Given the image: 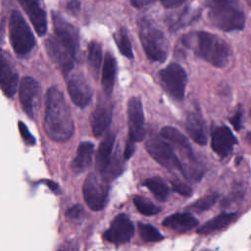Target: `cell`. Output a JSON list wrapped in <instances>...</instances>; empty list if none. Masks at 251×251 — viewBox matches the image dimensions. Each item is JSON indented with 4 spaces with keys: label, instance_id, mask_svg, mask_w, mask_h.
<instances>
[{
    "label": "cell",
    "instance_id": "37",
    "mask_svg": "<svg viewBox=\"0 0 251 251\" xmlns=\"http://www.w3.org/2000/svg\"><path fill=\"white\" fill-rule=\"evenodd\" d=\"M57 251H78V243L75 240H69L60 245Z\"/></svg>",
    "mask_w": 251,
    "mask_h": 251
},
{
    "label": "cell",
    "instance_id": "17",
    "mask_svg": "<svg viewBox=\"0 0 251 251\" xmlns=\"http://www.w3.org/2000/svg\"><path fill=\"white\" fill-rule=\"evenodd\" d=\"M22 8L25 11L32 25L38 35L42 36L47 30L46 15L40 7L38 0H18Z\"/></svg>",
    "mask_w": 251,
    "mask_h": 251
},
{
    "label": "cell",
    "instance_id": "11",
    "mask_svg": "<svg viewBox=\"0 0 251 251\" xmlns=\"http://www.w3.org/2000/svg\"><path fill=\"white\" fill-rule=\"evenodd\" d=\"M127 125L129 140L141 141L145 136L144 114L142 103L139 98L131 97L127 102Z\"/></svg>",
    "mask_w": 251,
    "mask_h": 251
},
{
    "label": "cell",
    "instance_id": "25",
    "mask_svg": "<svg viewBox=\"0 0 251 251\" xmlns=\"http://www.w3.org/2000/svg\"><path fill=\"white\" fill-rule=\"evenodd\" d=\"M236 216L235 213H222L202 225L197 229V232L199 234H208L225 228L236 219Z\"/></svg>",
    "mask_w": 251,
    "mask_h": 251
},
{
    "label": "cell",
    "instance_id": "7",
    "mask_svg": "<svg viewBox=\"0 0 251 251\" xmlns=\"http://www.w3.org/2000/svg\"><path fill=\"white\" fill-rule=\"evenodd\" d=\"M145 148L149 155L164 168L171 171L177 170L182 174L184 173L183 165L169 142L158 137H153L146 142Z\"/></svg>",
    "mask_w": 251,
    "mask_h": 251
},
{
    "label": "cell",
    "instance_id": "35",
    "mask_svg": "<svg viewBox=\"0 0 251 251\" xmlns=\"http://www.w3.org/2000/svg\"><path fill=\"white\" fill-rule=\"evenodd\" d=\"M242 116H243L242 108L240 105H238L234 114L229 118V122L235 130H239L242 128Z\"/></svg>",
    "mask_w": 251,
    "mask_h": 251
},
{
    "label": "cell",
    "instance_id": "43",
    "mask_svg": "<svg viewBox=\"0 0 251 251\" xmlns=\"http://www.w3.org/2000/svg\"><path fill=\"white\" fill-rule=\"evenodd\" d=\"M250 118H251V109H250Z\"/></svg>",
    "mask_w": 251,
    "mask_h": 251
},
{
    "label": "cell",
    "instance_id": "24",
    "mask_svg": "<svg viewBox=\"0 0 251 251\" xmlns=\"http://www.w3.org/2000/svg\"><path fill=\"white\" fill-rule=\"evenodd\" d=\"M116 71H117V64L114 56L107 52L105 54L104 62H103V69H102V87L107 96L111 95L114 84H115V77H116Z\"/></svg>",
    "mask_w": 251,
    "mask_h": 251
},
{
    "label": "cell",
    "instance_id": "12",
    "mask_svg": "<svg viewBox=\"0 0 251 251\" xmlns=\"http://www.w3.org/2000/svg\"><path fill=\"white\" fill-rule=\"evenodd\" d=\"M67 87L72 101L77 107L84 108L89 104L92 97V91L81 73H74L70 75Z\"/></svg>",
    "mask_w": 251,
    "mask_h": 251
},
{
    "label": "cell",
    "instance_id": "19",
    "mask_svg": "<svg viewBox=\"0 0 251 251\" xmlns=\"http://www.w3.org/2000/svg\"><path fill=\"white\" fill-rule=\"evenodd\" d=\"M19 76L18 74L13 70L9 61L5 57L4 53L1 55V89L3 93L7 96L12 98L18 86Z\"/></svg>",
    "mask_w": 251,
    "mask_h": 251
},
{
    "label": "cell",
    "instance_id": "31",
    "mask_svg": "<svg viewBox=\"0 0 251 251\" xmlns=\"http://www.w3.org/2000/svg\"><path fill=\"white\" fill-rule=\"evenodd\" d=\"M198 12H196V11H190L188 8L185 9L179 15L175 17L174 20H172V19L169 20L171 28L176 29V28H178L179 26L186 25L190 24L192 21H194L196 19V14Z\"/></svg>",
    "mask_w": 251,
    "mask_h": 251
},
{
    "label": "cell",
    "instance_id": "6",
    "mask_svg": "<svg viewBox=\"0 0 251 251\" xmlns=\"http://www.w3.org/2000/svg\"><path fill=\"white\" fill-rule=\"evenodd\" d=\"M158 78L163 89L174 99L182 100L187 83V75L184 69L172 63L158 73Z\"/></svg>",
    "mask_w": 251,
    "mask_h": 251
},
{
    "label": "cell",
    "instance_id": "23",
    "mask_svg": "<svg viewBox=\"0 0 251 251\" xmlns=\"http://www.w3.org/2000/svg\"><path fill=\"white\" fill-rule=\"evenodd\" d=\"M94 150L93 143L89 141L81 142L76 150L75 157L72 162V170L75 174H80L85 171L91 164L92 161V154Z\"/></svg>",
    "mask_w": 251,
    "mask_h": 251
},
{
    "label": "cell",
    "instance_id": "8",
    "mask_svg": "<svg viewBox=\"0 0 251 251\" xmlns=\"http://www.w3.org/2000/svg\"><path fill=\"white\" fill-rule=\"evenodd\" d=\"M83 198L86 205L92 211L102 210L108 200L109 187L105 180L91 173L85 178L82 186Z\"/></svg>",
    "mask_w": 251,
    "mask_h": 251
},
{
    "label": "cell",
    "instance_id": "34",
    "mask_svg": "<svg viewBox=\"0 0 251 251\" xmlns=\"http://www.w3.org/2000/svg\"><path fill=\"white\" fill-rule=\"evenodd\" d=\"M18 126H19V130H20L21 136H22L23 140L25 141V143L27 144V145L35 144V138L30 133V131L28 130L27 126L23 122H21V121L18 123Z\"/></svg>",
    "mask_w": 251,
    "mask_h": 251
},
{
    "label": "cell",
    "instance_id": "42",
    "mask_svg": "<svg viewBox=\"0 0 251 251\" xmlns=\"http://www.w3.org/2000/svg\"><path fill=\"white\" fill-rule=\"evenodd\" d=\"M43 182H44L52 191L58 192V190H59V185H58L56 182H53V181H51V180H49V179L44 180Z\"/></svg>",
    "mask_w": 251,
    "mask_h": 251
},
{
    "label": "cell",
    "instance_id": "16",
    "mask_svg": "<svg viewBox=\"0 0 251 251\" xmlns=\"http://www.w3.org/2000/svg\"><path fill=\"white\" fill-rule=\"evenodd\" d=\"M113 106L109 101L100 100L90 116V126L96 137L101 136L108 128L112 120Z\"/></svg>",
    "mask_w": 251,
    "mask_h": 251
},
{
    "label": "cell",
    "instance_id": "10",
    "mask_svg": "<svg viewBox=\"0 0 251 251\" xmlns=\"http://www.w3.org/2000/svg\"><path fill=\"white\" fill-rule=\"evenodd\" d=\"M134 233V226L129 218L125 214H120L112 221L109 228L103 233L107 241L121 245L130 240Z\"/></svg>",
    "mask_w": 251,
    "mask_h": 251
},
{
    "label": "cell",
    "instance_id": "32",
    "mask_svg": "<svg viewBox=\"0 0 251 251\" xmlns=\"http://www.w3.org/2000/svg\"><path fill=\"white\" fill-rule=\"evenodd\" d=\"M217 199H218L217 194L206 195V196L198 199L194 203H192L189 206V209L193 210L195 212H203V211L208 210L209 208H211L214 205V203L217 201Z\"/></svg>",
    "mask_w": 251,
    "mask_h": 251
},
{
    "label": "cell",
    "instance_id": "38",
    "mask_svg": "<svg viewBox=\"0 0 251 251\" xmlns=\"http://www.w3.org/2000/svg\"><path fill=\"white\" fill-rule=\"evenodd\" d=\"M184 1H186V0H161L163 6L165 8H168V9L176 8L179 5H181Z\"/></svg>",
    "mask_w": 251,
    "mask_h": 251
},
{
    "label": "cell",
    "instance_id": "14",
    "mask_svg": "<svg viewBox=\"0 0 251 251\" xmlns=\"http://www.w3.org/2000/svg\"><path fill=\"white\" fill-rule=\"evenodd\" d=\"M237 143V139L232 131L226 126H216L211 134V147L220 156H228Z\"/></svg>",
    "mask_w": 251,
    "mask_h": 251
},
{
    "label": "cell",
    "instance_id": "20",
    "mask_svg": "<svg viewBox=\"0 0 251 251\" xmlns=\"http://www.w3.org/2000/svg\"><path fill=\"white\" fill-rule=\"evenodd\" d=\"M115 138L116 135L114 132H108L98 147L95 157V167L99 173L105 172L111 163Z\"/></svg>",
    "mask_w": 251,
    "mask_h": 251
},
{
    "label": "cell",
    "instance_id": "33",
    "mask_svg": "<svg viewBox=\"0 0 251 251\" xmlns=\"http://www.w3.org/2000/svg\"><path fill=\"white\" fill-rule=\"evenodd\" d=\"M66 218L73 222L80 221L84 216V209L80 204H75L67 210L65 214Z\"/></svg>",
    "mask_w": 251,
    "mask_h": 251
},
{
    "label": "cell",
    "instance_id": "39",
    "mask_svg": "<svg viewBox=\"0 0 251 251\" xmlns=\"http://www.w3.org/2000/svg\"><path fill=\"white\" fill-rule=\"evenodd\" d=\"M133 152H134V142L128 139L125 148V153H124L125 159H128L133 154Z\"/></svg>",
    "mask_w": 251,
    "mask_h": 251
},
{
    "label": "cell",
    "instance_id": "5",
    "mask_svg": "<svg viewBox=\"0 0 251 251\" xmlns=\"http://www.w3.org/2000/svg\"><path fill=\"white\" fill-rule=\"evenodd\" d=\"M9 36L13 50L21 56L29 53L35 45L30 27L18 11H12L10 15Z\"/></svg>",
    "mask_w": 251,
    "mask_h": 251
},
{
    "label": "cell",
    "instance_id": "21",
    "mask_svg": "<svg viewBox=\"0 0 251 251\" xmlns=\"http://www.w3.org/2000/svg\"><path fill=\"white\" fill-rule=\"evenodd\" d=\"M163 226L178 232H186L198 226V220L189 213H176L165 218Z\"/></svg>",
    "mask_w": 251,
    "mask_h": 251
},
{
    "label": "cell",
    "instance_id": "36",
    "mask_svg": "<svg viewBox=\"0 0 251 251\" xmlns=\"http://www.w3.org/2000/svg\"><path fill=\"white\" fill-rule=\"evenodd\" d=\"M172 185H173V190L180 195L187 197L192 194V189L190 188V186L183 182H173Z\"/></svg>",
    "mask_w": 251,
    "mask_h": 251
},
{
    "label": "cell",
    "instance_id": "29",
    "mask_svg": "<svg viewBox=\"0 0 251 251\" xmlns=\"http://www.w3.org/2000/svg\"><path fill=\"white\" fill-rule=\"evenodd\" d=\"M138 230H139L140 237L145 242H158L164 239V236L162 235V233L152 225L139 223Z\"/></svg>",
    "mask_w": 251,
    "mask_h": 251
},
{
    "label": "cell",
    "instance_id": "2",
    "mask_svg": "<svg viewBox=\"0 0 251 251\" xmlns=\"http://www.w3.org/2000/svg\"><path fill=\"white\" fill-rule=\"evenodd\" d=\"M182 43L203 60L217 68H224L229 59L227 43L218 35L207 31H194L185 34Z\"/></svg>",
    "mask_w": 251,
    "mask_h": 251
},
{
    "label": "cell",
    "instance_id": "41",
    "mask_svg": "<svg viewBox=\"0 0 251 251\" xmlns=\"http://www.w3.org/2000/svg\"><path fill=\"white\" fill-rule=\"evenodd\" d=\"M156 0H130V3L135 8H142L149 4H152Z\"/></svg>",
    "mask_w": 251,
    "mask_h": 251
},
{
    "label": "cell",
    "instance_id": "13",
    "mask_svg": "<svg viewBox=\"0 0 251 251\" xmlns=\"http://www.w3.org/2000/svg\"><path fill=\"white\" fill-rule=\"evenodd\" d=\"M46 50L52 61L58 65L64 75H68L74 67L75 60L70 51L57 39L50 36L46 41Z\"/></svg>",
    "mask_w": 251,
    "mask_h": 251
},
{
    "label": "cell",
    "instance_id": "1",
    "mask_svg": "<svg viewBox=\"0 0 251 251\" xmlns=\"http://www.w3.org/2000/svg\"><path fill=\"white\" fill-rule=\"evenodd\" d=\"M44 129L54 141L63 142L74 133V122L68 103L57 87H50L46 94Z\"/></svg>",
    "mask_w": 251,
    "mask_h": 251
},
{
    "label": "cell",
    "instance_id": "40",
    "mask_svg": "<svg viewBox=\"0 0 251 251\" xmlns=\"http://www.w3.org/2000/svg\"><path fill=\"white\" fill-rule=\"evenodd\" d=\"M79 8H80V3L79 1L77 0H71L68 4H67V9L73 13V14H75L76 12L79 11Z\"/></svg>",
    "mask_w": 251,
    "mask_h": 251
},
{
    "label": "cell",
    "instance_id": "45",
    "mask_svg": "<svg viewBox=\"0 0 251 251\" xmlns=\"http://www.w3.org/2000/svg\"><path fill=\"white\" fill-rule=\"evenodd\" d=\"M250 3H251V1H250ZM250 5H251V4H250Z\"/></svg>",
    "mask_w": 251,
    "mask_h": 251
},
{
    "label": "cell",
    "instance_id": "15",
    "mask_svg": "<svg viewBox=\"0 0 251 251\" xmlns=\"http://www.w3.org/2000/svg\"><path fill=\"white\" fill-rule=\"evenodd\" d=\"M39 84L38 82L30 77L25 76L20 84V102L23 110L29 118H33L35 104L39 95Z\"/></svg>",
    "mask_w": 251,
    "mask_h": 251
},
{
    "label": "cell",
    "instance_id": "26",
    "mask_svg": "<svg viewBox=\"0 0 251 251\" xmlns=\"http://www.w3.org/2000/svg\"><path fill=\"white\" fill-rule=\"evenodd\" d=\"M87 61L93 75L96 77L98 75L102 61V46L99 42L95 40L89 42L87 46Z\"/></svg>",
    "mask_w": 251,
    "mask_h": 251
},
{
    "label": "cell",
    "instance_id": "9",
    "mask_svg": "<svg viewBox=\"0 0 251 251\" xmlns=\"http://www.w3.org/2000/svg\"><path fill=\"white\" fill-rule=\"evenodd\" d=\"M52 20L57 39L70 51L74 58L76 59L79 51V36L77 29L55 12H52Z\"/></svg>",
    "mask_w": 251,
    "mask_h": 251
},
{
    "label": "cell",
    "instance_id": "28",
    "mask_svg": "<svg viewBox=\"0 0 251 251\" xmlns=\"http://www.w3.org/2000/svg\"><path fill=\"white\" fill-rule=\"evenodd\" d=\"M114 40L120 50V52L126 56L128 59L133 58V53H132V48L131 44L127 35V32L125 28H120L117 32L114 33Z\"/></svg>",
    "mask_w": 251,
    "mask_h": 251
},
{
    "label": "cell",
    "instance_id": "44",
    "mask_svg": "<svg viewBox=\"0 0 251 251\" xmlns=\"http://www.w3.org/2000/svg\"><path fill=\"white\" fill-rule=\"evenodd\" d=\"M203 251H209V250H203Z\"/></svg>",
    "mask_w": 251,
    "mask_h": 251
},
{
    "label": "cell",
    "instance_id": "4",
    "mask_svg": "<svg viewBox=\"0 0 251 251\" xmlns=\"http://www.w3.org/2000/svg\"><path fill=\"white\" fill-rule=\"evenodd\" d=\"M139 37L148 59L164 62L168 56L169 43L163 31L149 19L139 21Z\"/></svg>",
    "mask_w": 251,
    "mask_h": 251
},
{
    "label": "cell",
    "instance_id": "22",
    "mask_svg": "<svg viewBox=\"0 0 251 251\" xmlns=\"http://www.w3.org/2000/svg\"><path fill=\"white\" fill-rule=\"evenodd\" d=\"M160 135L164 140L169 141V143L175 145L179 150L184 152L186 156L194 159V155L187 138L176 127L164 126L160 131Z\"/></svg>",
    "mask_w": 251,
    "mask_h": 251
},
{
    "label": "cell",
    "instance_id": "27",
    "mask_svg": "<svg viewBox=\"0 0 251 251\" xmlns=\"http://www.w3.org/2000/svg\"><path fill=\"white\" fill-rule=\"evenodd\" d=\"M143 185L146 186L159 201L163 202L168 198L169 187L161 177L154 176L147 178L143 182Z\"/></svg>",
    "mask_w": 251,
    "mask_h": 251
},
{
    "label": "cell",
    "instance_id": "3",
    "mask_svg": "<svg viewBox=\"0 0 251 251\" xmlns=\"http://www.w3.org/2000/svg\"><path fill=\"white\" fill-rule=\"evenodd\" d=\"M208 19L223 31L241 30L245 26V15L239 0H209Z\"/></svg>",
    "mask_w": 251,
    "mask_h": 251
},
{
    "label": "cell",
    "instance_id": "18",
    "mask_svg": "<svg viewBox=\"0 0 251 251\" xmlns=\"http://www.w3.org/2000/svg\"><path fill=\"white\" fill-rule=\"evenodd\" d=\"M185 129L188 135L198 144L205 145L207 143V134L205 122L200 113L194 111L186 116Z\"/></svg>",
    "mask_w": 251,
    "mask_h": 251
},
{
    "label": "cell",
    "instance_id": "30",
    "mask_svg": "<svg viewBox=\"0 0 251 251\" xmlns=\"http://www.w3.org/2000/svg\"><path fill=\"white\" fill-rule=\"evenodd\" d=\"M133 203L138 210L139 213L145 216H152L158 214L161 209L154 205L149 199L143 197V196H135L133 198Z\"/></svg>",
    "mask_w": 251,
    "mask_h": 251
}]
</instances>
